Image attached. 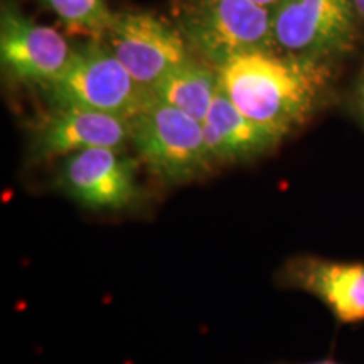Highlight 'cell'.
<instances>
[{
    "mask_svg": "<svg viewBox=\"0 0 364 364\" xmlns=\"http://www.w3.org/2000/svg\"><path fill=\"white\" fill-rule=\"evenodd\" d=\"M216 70L236 108L282 139L316 115L332 83V63L280 51L245 54Z\"/></svg>",
    "mask_w": 364,
    "mask_h": 364,
    "instance_id": "obj_1",
    "label": "cell"
},
{
    "mask_svg": "<svg viewBox=\"0 0 364 364\" xmlns=\"http://www.w3.org/2000/svg\"><path fill=\"white\" fill-rule=\"evenodd\" d=\"M176 27L191 51L215 68L250 53L277 51L272 7L253 0H186Z\"/></svg>",
    "mask_w": 364,
    "mask_h": 364,
    "instance_id": "obj_4",
    "label": "cell"
},
{
    "mask_svg": "<svg viewBox=\"0 0 364 364\" xmlns=\"http://www.w3.org/2000/svg\"><path fill=\"white\" fill-rule=\"evenodd\" d=\"M129 118L73 107H48L31 129L27 157L33 164L68 157L86 149H127Z\"/></svg>",
    "mask_w": 364,
    "mask_h": 364,
    "instance_id": "obj_9",
    "label": "cell"
},
{
    "mask_svg": "<svg viewBox=\"0 0 364 364\" xmlns=\"http://www.w3.org/2000/svg\"><path fill=\"white\" fill-rule=\"evenodd\" d=\"M353 4H354V9H356L359 22L364 26V0H353Z\"/></svg>",
    "mask_w": 364,
    "mask_h": 364,
    "instance_id": "obj_15",
    "label": "cell"
},
{
    "mask_svg": "<svg viewBox=\"0 0 364 364\" xmlns=\"http://www.w3.org/2000/svg\"><path fill=\"white\" fill-rule=\"evenodd\" d=\"M201 124L215 166L253 162L268 156L285 140L245 115L223 90Z\"/></svg>",
    "mask_w": 364,
    "mask_h": 364,
    "instance_id": "obj_11",
    "label": "cell"
},
{
    "mask_svg": "<svg viewBox=\"0 0 364 364\" xmlns=\"http://www.w3.org/2000/svg\"><path fill=\"white\" fill-rule=\"evenodd\" d=\"M71 54L59 31L27 17L14 0H2L0 63L9 80L41 88L65 70Z\"/></svg>",
    "mask_w": 364,
    "mask_h": 364,
    "instance_id": "obj_8",
    "label": "cell"
},
{
    "mask_svg": "<svg viewBox=\"0 0 364 364\" xmlns=\"http://www.w3.org/2000/svg\"><path fill=\"white\" fill-rule=\"evenodd\" d=\"M302 364H343V363H338V361H334V359H322V361H314V363H302Z\"/></svg>",
    "mask_w": 364,
    "mask_h": 364,
    "instance_id": "obj_17",
    "label": "cell"
},
{
    "mask_svg": "<svg viewBox=\"0 0 364 364\" xmlns=\"http://www.w3.org/2000/svg\"><path fill=\"white\" fill-rule=\"evenodd\" d=\"M359 24L353 0H279L272 7L277 51L326 63L353 51Z\"/></svg>",
    "mask_w": 364,
    "mask_h": 364,
    "instance_id": "obj_5",
    "label": "cell"
},
{
    "mask_svg": "<svg viewBox=\"0 0 364 364\" xmlns=\"http://www.w3.org/2000/svg\"><path fill=\"white\" fill-rule=\"evenodd\" d=\"M253 2L260 4V6H265V7H273L279 0H253Z\"/></svg>",
    "mask_w": 364,
    "mask_h": 364,
    "instance_id": "obj_16",
    "label": "cell"
},
{
    "mask_svg": "<svg viewBox=\"0 0 364 364\" xmlns=\"http://www.w3.org/2000/svg\"><path fill=\"white\" fill-rule=\"evenodd\" d=\"M275 280L282 289L316 297L341 326L364 322V262L300 253L282 263Z\"/></svg>",
    "mask_w": 364,
    "mask_h": 364,
    "instance_id": "obj_10",
    "label": "cell"
},
{
    "mask_svg": "<svg viewBox=\"0 0 364 364\" xmlns=\"http://www.w3.org/2000/svg\"><path fill=\"white\" fill-rule=\"evenodd\" d=\"M220 90V76L216 68L208 65L203 59L193 58L164 76L150 90V93L159 102L171 105L196 120L203 122Z\"/></svg>",
    "mask_w": 364,
    "mask_h": 364,
    "instance_id": "obj_12",
    "label": "cell"
},
{
    "mask_svg": "<svg viewBox=\"0 0 364 364\" xmlns=\"http://www.w3.org/2000/svg\"><path fill=\"white\" fill-rule=\"evenodd\" d=\"M49 9L70 31L103 38L112 24L115 12H112L108 0H39Z\"/></svg>",
    "mask_w": 364,
    "mask_h": 364,
    "instance_id": "obj_13",
    "label": "cell"
},
{
    "mask_svg": "<svg viewBox=\"0 0 364 364\" xmlns=\"http://www.w3.org/2000/svg\"><path fill=\"white\" fill-rule=\"evenodd\" d=\"M102 39L136 83L147 90L193 59L181 31L147 12L115 14Z\"/></svg>",
    "mask_w": 364,
    "mask_h": 364,
    "instance_id": "obj_7",
    "label": "cell"
},
{
    "mask_svg": "<svg viewBox=\"0 0 364 364\" xmlns=\"http://www.w3.org/2000/svg\"><path fill=\"white\" fill-rule=\"evenodd\" d=\"M39 90L48 107L83 108L129 120L152 98L102 38L73 48L65 70Z\"/></svg>",
    "mask_w": 364,
    "mask_h": 364,
    "instance_id": "obj_2",
    "label": "cell"
},
{
    "mask_svg": "<svg viewBox=\"0 0 364 364\" xmlns=\"http://www.w3.org/2000/svg\"><path fill=\"white\" fill-rule=\"evenodd\" d=\"M132 142L150 174L164 186H186L211 174L203 124L154 97L130 118Z\"/></svg>",
    "mask_w": 364,
    "mask_h": 364,
    "instance_id": "obj_3",
    "label": "cell"
},
{
    "mask_svg": "<svg viewBox=\"0 0 364 364\" xmlns=\"http://www.w3.org/2000/svg\"><path fill=\"white\" fill-rule=\"evenodd\" d=\"M54 188L91 211H122L139 201L136 161L127 149L97 147L63 159Z\"/></svg>",
    "mask_w": 364,
    "mask_h": 364,
    "instance_id": "obj_6",
    "label": "cell"
},
{
    "mask_svg": "<svg viewBox=\"0 0 364 364\" xmlns=\"http://www.w3.org/2000/svg\"><path fill=\"white\" fill-rule=\"evenodd\" d=\"M353 105H354V112L359 118L364 127V73L359 76L356 86H354L353 91Z\"/></svg>",
    "mask_w": 364,
    "mask_h": 364,
    "instance_id": "obj_14",
    "label": "cell"
}]
</instances>
